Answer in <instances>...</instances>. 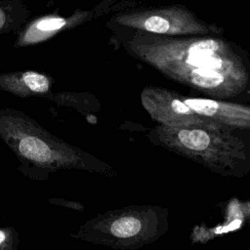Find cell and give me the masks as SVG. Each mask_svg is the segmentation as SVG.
Here are the masks:
<instances>
[{
    "mask_svg": "<svg viewBox=\"0 0 250 250\" xmlns=\"http://www.w3.org/2000/svg\"><path fill=\"white\" fill-rule=\"evenodd\" d=\"M140 100L144 109L158 125L169 127L219 125L194 112L186 104L184 95L161 86H145Z\"/></svg>",
    "mask_w": 250,
    "mask_h": 250,
    "instance_id": "cell-7",
    "label": "cell"
},
{
    "mask_svg": "<svg viewBox=\"0 0 250 250\" xmlns=\"http://www.w3.org/2000/svg\"><path fill=\"white\" fill-rule=\"evenodd\" d=\"M146 137L154 146L224 176H250V132L222 125L169 127L155 125Z\"/></svg>",
    "mask_w": 250,
    "mask_h": 250,
    "instance_id": "cell-3",
    "label": "cell"
},
{
    "mask_svg": "<svg viewBox=\"0 0 250 250\" xmlns=\"http://www.w3.org/2000/svg\"><path fill=\"white\" fill-rule=\"evenodd\" d=\"M9 235V231H7L6 229H0V245L3 244Z\"/></svg>",
    "mask_w": 250,
    "mask_h": 250,
    "instance_id": "cell-13",
    "label": "cell"
},
{
    "mask_svg": "<svg viewBox=\"0 0 250 250\" xmlns=\"http://www.w3.org/2000/svg\"><path fill=\"white\" fill-rule=\"evenodd\" d=\"M105 27L126 28L164 36H222L224 29L201 20L184 5L136 6L112 14Z\"/></svg>",
    "mask_w": 250,
    "mask_h": 250,
    "instance_id": "cell-4",
    "label": "cell"
},
{
    "mask_svg": "<svg viewBox=\"0 0 250 250\" xmlns=\"http://www.w3.org/2000/svg\"><path fill=\"white\" fill-rule=\"evenodd\" d=\"M241 211H242L244 220L250 221V200L241 202Z\"/></svg>",
    "mask_w": 250,
    "mask_h": 250,
    "instance_id": "cell-12",
    "label": "cell"
},
{
    "mask_svg": "<svg viewBox=\"0 0 250 250\" xmlns=\"http://www.w3.org/2000/svg\"><path fill=\"white\" fill-rule=\"evenodd\" d=\"M82 229L92 235L147 243L167 231L168 210L153 205H131L98 215Z\"/></svg>",
    "mask_w": 250,
    "mask_h": 250,
    "instance_id": "cell-5",
    "label": "cell"
},
{
    "mask_svg": "<svg viewBox=\"0 0 250 250\" xmlns=\"http://www.w3.org/2000/svg\"><path fill=\"white\" fill-rule=\"evenodd\" d=\"M109 41L170 80L227 101L250 91V58L222 36H164L108 28Z\"/></svg>",
    "mask_w": 250,
    "mask_h": 250,
    "instance_id": "cell-1",
    "label": "cell"
},
{
    "mask_svg": "<svg viewBox=\"0 0 250 250\" xmlns=\"http://www.w3.org/2000/svg\"><path fill=\"white\" fill-rule=\"evenodd\" d=\"M31 11L21 0H0V36L18 34L30 20Z\"/></svg>",
    "mask_w": 250,
    "mask_h": 250,
    "instance_id": "cell-10",
    "label": "cell"
},
{
    "mask_svg": "<svg viewBox=\"0 0 250 250\" xmlns=\"http://www.w3.org/2000/svg\"><path fill=\"white\" fill-rule=\"evenodd\" d=\"M138 0H103L90 9H76L69 15L45 14L30 19L17 34L14 48L31 47L47 42L59 34L72 30L104 16L141 5Z\"/></svg>",
    "mask_w": 250,
    "mask_h": 250,
    "instance_id": "cell-6",
    "label": "cell"
},
{
    "mask_svg": "<svg viewBox=\"0 0 250 250\" xmlns=\"http://www.w3.org/2000/svg\"><path fill=\"white\" fill-rule=\"evenodd\" d=\"M0 142L19 160L20 171L32 180L45 181L62 170L117 176L107 162L57 137L20 109L0 108Z\"/></svg>",
    "mask_w": 250,
    "mask_h": 250,
    "instance_id": "cell-2",
    "label": "cell"
},
{
    "mask_svg": "<svg viewBox=\"0 0 250 250\" xmlns=\"http://www.w3.org/2000/svg\"><path fill=\"white\" fill-rule=\"evenodd\" d=\"M186 104L198 115L219 125L250 132V106L209 99L184 96Z\"/></svg>",
    "mask_w": 250,
    "mask_h": 250,
    "instance_id": "cell-8",
    "label": "cell"
},
{
    "mask_svg": "<svg viewBox=\"0 0 250 250\" xmlns=\"http://www.w3.org/2000/svg\"><path fill=\"white\" fill-rule=\"evenodd\" d=\"M49 101H52L60 105L75 108L81 112L98 111L100 108L99 101L89 93H53L49 98Z\"/></svg>",
    "mask_w": 250,
    "mask_h": 250,
    "instance_id": "cell-11",
    "label": "cell"
},
{
    "mask_svg": "<svg viewBox=\"0 0 250 250\" xmlns=\"http://www.w3.org/2000/svg\"><path fill=\"white\" fill-rule=\"evenodd\" d=\"M54 77L33 69L0 72V90L19 98H44L53 94Z\"/></svg>",
    "mask_w": 250,
    "mask_h": 250,
    "instance_id": "cell-9",
    "label": "cell"
}]
</instances>
